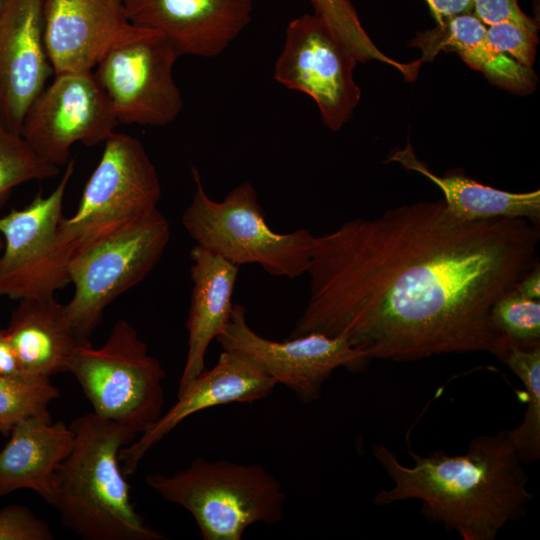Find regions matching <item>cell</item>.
<instances>
[{"instance_id": "52a82bcc", "label": "cell", "mask_w": 540, "mask_h": 540, "mask_svg": "<svg viewBox=\"0 0 540 540\" xmlns=\"http://www.w3.org/2000/svg\"><path fill=\"white\" fill-rule=\"evenodd\" d=\"M68 371L81 386L93 413L124 427L134 439L163 414L166 372L124 319L114 324L100 348L88 340L81 342Z\"/></svg>"}, {"instance_id": "2e32d148", "label": "cell", "mask_w": 540, "mask_h": 540, "mask_svg": "<svg viewBox=\"0 0 540 540\" xmlns=\"http://www.w3.org/2000/svg\"><path fill=\"white\" fill-rule=\"evenodd\" d=\"M129 23L121 0H45L44 45L54 74L93 71Z\"/></svg>"}, {"instance_id": "7c38bea8", "label": "cell", "mask_w": 540, "mask_h": 540, "mask_svg": "<svg viewBox=\"0 0 540 540\" xmlns=\"http://www.w3.org/2000/svg\"><path fill=\"white\" fill-rule=\"evenodd\" d=\"M118 125L93 72H73L55 75L29 107L20 134L42 159L59 167L69 162L73 144L105 142Z\"/></svg>"}, {"instance_id": "4fadbf2b", "label": "cell", "mask_w": 540, "mask_h": 540, "mask_svg": "<svg viewBox=\"0 0 540 540\" xmlns=\"http://www.w3.org/2000/svg\"><path fill=\"white\" fill-rule=\"evenodd\" d=\"M277 385L246 356L222 350L216 364L179 389L177 401L138 440L121 448L118 458L123 473H135L146 453L191 415L220 405L262 400Z\"/></svg>"}, {"instance_id": "836d02e7", "label": "cell", "mask_w": 540, "mask_h": 540, "mask_svg": "<svg viewBox=\"0 0 540 540\" xmlns=\"http://www.w3.org/2000/svg\"><path fill=\"white\" fill-rule=\"evenodd\" d=\"M3 246H4V240L2 236L0 235V251L2 250Z\"/></svg>"}, {"instance_id": "e0dca14e", "label": "cell", "mask_w": 540, "mask_h": 540, "mask_svg": "<svg viewBox=\"0 0 540 540\" xmlns=\"http://www.w3.org/2000/svg\"><path fill=\"white\" fill-rule=\"evenodd\" d=\"M193 282L186 322L187 354L178 390L205 369L211 342L225 329L240 267L198 245L190 250Z\"/></svg>"}, {"instance_id": "1f68e13d", "label": "cell", "mask_w": 540, "mask_h": 540, "mask_svg": "<svg viewBox=\"0 0 540 540\" xmlns=\"http://www.w3.org/2000/svg\"><path fill=\"white\" fill-rule=\"evenodd\" d=\"M437 23L454 15L472 12V0H425Z\"/></svg>"}, {"instance_id": "7402d4cb", "label": "cell", "mask_w": 540, "mask_h": 540, "mask_svg": "<svg viewBox=\"0 0 540 540\" xmlns=\"http://www.w3.org/2000/svg\"><path fill=\"white\" fill-rule=\"evenodd\" d=\"M386 162H397L427 177L442 191L447 208L460 218H524L539 225V190L521 193L504 191L456 172L439 176L416 157L410 141L403 149L393 150Z\"/></svg>"}, {"instance_id": "484cf974", "label": "cell", "mask_w": 540, "mask_h": 540, "mask_svg": "<svg viewBox=\"0 0 540 540\" xmlns=\"http://www.w3.org/2000/svg\"><path fill=\"white\" fill-rule=\"evenodd\" d=\"M58 172L59 167L42 159L20 133L0 121V208L15 187Z\"/></svg>"}, {"instance_id": "603a6c76", "label": "cell", "mask_w": 540, "mask_h": 540, "mask_svg": "<svg viewBox=\"0 0 540 540\" xmlns=\"http://www.w3.org/2000/svg\"><path fill=\"white\" fill-rule=\"evenodd\" d=\"M500 360L518 376L526 390L523 421L508 434L522 462L530 463L540 458V345L524 348L510 339Z\"/></svg>"}, {"instance_id": "9c48e42d", "label": "cell", "mask_w": 540, "mask_h": 540, "mask_svg": "<svg viewBox=\"0 0 540 540\" xmlns=\"http://www.w3.org/2000/svg\"><path fill=\"white\" fill-rule=\"evenodd\" d=\"M170 239V225L154 210L78 257L69 268L74 294L65 304L81 340H88L105 308L141 282L156 266Z\"/></svg>"}, {"instance_id": "3957f363", "label": "cell", "mask_w": 540, "mask_h": 540, "mask_svg": "<svg viewBox=\"0 0 540 540\" xmlns=\"http://www.w3.org/2000/svg\"><path fill=\"white\" fill-rule=\"evenodd\" d=\"M161 185L143 144L112 133L83 189L76 212L61 219L39 259L6 291L23 299L53 294L69 283L71 264L88 250L158 209Z\"/></svg>"}, {"instance_id": "44dd1931", "label": "cell", "mask_w": 540, "mask_h": 540, "mask_svg": "<svg viewBox=\"0 0 540 540\" xmlns=\"http://www.w3.org/2000/svg\"><path fill=\"white\" fill-rule=\"evenodd\" d=\"M75 160H69L60 182L48 196L38 193L22 209H12L0 217L4 251L0 256V296L25 273L52 242L63 218L66 189L74 173Z\"/></svg>"}, {"instance_id": "83f0119b", "label": "cell", "mask_w": 540, "mask_h": 540, "mask_svg": "<svg viewBox=\"0 0 540 540\" xmlns=\"http://www.w3.org/2000/svg\"><path fill=\"white\" fill-rule=\"evenodd\" d=\"M537 32L538 25L501 22L486 26V39L496 51L508 53L521 65L532 68L538 44Z\"/></svg>"}, {"instance_id": "e575fe53", "label": "cell", "mask_w": 540, "mask_h": 540, "mask_svg": "<svg viewBox=\"0 0 540 540\" xmlns=\"http://www.w3.org/2000/svg\"><path fill=\"white\" fill-rule=\"evenodd\" d=\"M2 0H0V3H1Z\"/></svg>"}, {"instance_id": "4dcf8cb0", "label": "cell", "mask_w": 540, "mask_h": 540, "mask_svg": "<svg viewBox=\"0 0 540 540\" xmlns=\"http://www.w3.org/2000/svg\"><path fill=\"white\" fill-rule=\"evenodd\" d=\"M0 376L25 378L6 328H0Z\"/></svg>"}, {"instance_id": "7a4b0ae2", "label": "cell", "mask_w": 540, "mask_h": 540, "mask_svg": "<svg viewBox=\"0 0 540 540\" xmlns=\"http://www.w3.org/2000/svg\"><path fill=\"white\" fill-rule=\"evenodd\" d=\"M413 464L405 466L385 445L373 455L393 486L378 491L373 503L421 501V513L464 540H494L508 523L522 519L534 494L508 430L477 436L467 452L435 451L422 456L409 449Z\"/></svg>"}, {"instance_id": "d4e9b609", "label": "cell", "mask_w": 540, "mask_h": 540, "mask_svg": "<svg viewBox=\"0 0 540 540\" xmlns=\"http://www.w3.org/2000/svg\"><path fill=\"white\" fill-rule=\"evenodd\" d=\"M59 394L50 378L0 376V433L9 436L17 423L30 417H50L48 405Z\"/></svg>"}, {"instance_id": "4316f807", "label": "cell", "mask_w": 540, "mask_h": 540, "mask_svg": "<svg viewBox=\"0 0 540 540\" xmlns=\"http://www.w3.org/2000/svg\"><path fill=\"white\" fill-rule=\"evenodd\" d=\"M494 326L521 347L540 345V302L514 289L500 297L491 312Z\"/></svg>"}, {"instance_id": "30bf717a", "label": "cell", "mask_w": 540, "mask_h": 540, "mask_svg": "<svg viewBox=\"0 0 540 540\" xmlns=\"http://www.w3.org/2000/svg\"><path fill=\"white\" fill-rule=\"evenodd\" d=\"M358 61L318 14L289 22L274 78L311 97L324 124L338 131L353 115L361 90L353 78Z\"/></svg>"}, {"instance_id": "cb8c5ba5", "label": "cell", "mask_w": 540, "mask_h": 540, "mask_svg": "<svg viewBox=\"0 0 540 540\" xmlns=\"http://www.w3.org/2000/svg\"><path fill=\"white\" fill-rule=\"evenodd\" d=\"M359 62L376 60L398 70L407 81H414L421 61L401 63L382 52L364 30L350 0H309Z\"/></svg>"}, {"instance_id": "8fae6325", "label": "cell", "mask_w": 540, "mask_h": 540, "mask_svg": "<svg viewBox=\"0 0 540 540\" xmlns=\"http://www.w3.org/2000/svg\"><path fill=\"white\" fill-rule=\"evenodd\" d=\"M216 340L222 350L249 358L305 404L320 398L324 383L336 369L360 371L369 362L341 337L312 332L284 341L269 340L250 327L246 309L238 303Z\"/></svg>"}, {"instance_id": "d6a6232c", "label": "cell", "mask_w": 540, "mask_h": 540, "mask_svg": "<svg viewBox=\"0 0 540 540\" xmlns=\"http://www.w3.org/2000/svg\"><path fill=\"white\" fill-rule=\"evenodd\" d=\"M514 290L524 297L540 299V267L537 262L515 285Z\"/></svg>"}, {"instance_id": "f546056e", "label": "cell", "mask_w": 540, "mask_h": 540, "mask_svg": "<svg viewBox=\"0 0 540 540\" xmlns=\"http://www.w3.org/2000/svg\"><path fill=\"white\" fill-rule=\"evenodd\" d=\"M472 4V13L486 26L501 22L525 26L538 25L534 18L521 10L518 0H472Z\"/></svg>"}, {"instance_id": "ffe728a7", "label": "cell", "mask_w": 540, "mask_h": 540, "mask_svg": "<svg viewBox=\"0 0 540 540\" xmlns=\"http://www.w3.org/2000/svg\"><path fill=\"white\" fill-rule=\"evenodd\" d=\"M409 46L420 48L421 62L432 61L440 51L456 52L491 83L513 93H531L537 86L531 67L521 65L488 43L486 25L472 12L451 16L433 29L418 32Z\"/></svg>"}, {"instance_id": "6da1fadb", "label": "cell", "mask_w": 540, "mask_h": 540, "mask_svg": "<svg viewBox=\"0 0 540 540\" xmlns=\"http://www.w3.org/2000/svg\"><path fill=\"white\" fill-rule=\"evenodd\" d=\"M539 240L527 219L467 220L443 199L346 221L313 238L309 298L288 338L341 337L368 361L501 359L510 338L492 308L538 262Z\"/></svg>"}, {"instance_id": "d590c367", "label": "cell", "mask_w": 540, "mask_h": 540, "mask_svg": "<svg viewBox=\"0 0 540 540\" xmlns=\"http://www.w3.org/2000/svg\"><path fill=\"white\" fill-rule=\"evenodd\" d=\"M122 1V0H121Z\"/></svg>"}, {"instance_id": "f1b7e54d", "label": "cell", "mask_w": 540, "mask_h": 540, "mask_svg": "<svg viewBox=\"0 0 540 540\" xmlns=\"http://www.w3.org/2000/svg\"><path fill=\"white\" fill-rule=\"evenodd\" d=\"M48 524L29 508L9 505L0 509V540H51Z\"/></svg>"}, {"instance_id": "d6986e66", "label": "cell", "mask_w": 540, "mask_h": 540, "mask_svg": "<svg viewBox=\"0 0 540 540\" xmlns=\"http://www.w3.org/2000/svg\"><path fill=\"white\" fill-rule=\"evenodd\" d=\"M6 327L23 375L50 378L68 371L77 346L84 341L76 335L65 305L53 294L19 300Z\"/></svg>"}, {"instance_id": "5bb4252c", "label": "cell", "mask_w": 540, "mask_h": 540, "mask_svg": "<svg viewBox=\"0 0 540 540\" xmlns=\"http://www.w3.org/2000/svg\"><path fill=\"white\" fill-rule=\"evenodd\" d=\"M44 4L0 3V121L18 133L53 71L44 45Z\"/></svg>"}, {"instance_id": "277c9868", "label": "cell", "mask_w": 540, "mask_h": 540, "mask_svg": "<svg viewBox=\"0 0 540 540\" xmlns=\"http://www.w3.org/2000/svg\"><path fill=\"white\" fill-rule=\"evenodd\" d=\"M74 444L55 471L52 500L62 523L86 540H163L135 510L119 462L134 437L122 426L87 413L70 424Z\"/></svg>"}, {"instance_id": "9a60e30c", "label": "cell", "mask_w": 540, "mask_h": 540, "mask_svg": "<svg viewBox=\"0 0 540 540\" xmlns=\"http://www.w3.org/2000/svg\"><path fill=\"white\" fill-rule=\"evenodd\" d=\"M127 19L162 33L179 56L220 55L251 21L252 0H122Z\"/></svg>"}, {"instance_id": "ba28073f", "label": "cell", "mask_w": 540, "mask_h": 540, "mask_svg": "<svg viewBox=\"0 0 540 540\" xmlns=\"http://www.w3.org/2000/svg\"><path fill=\"white\" fill-rule=\"evenodd\" d=\"M180 57L159 31L129 23L92 71L119 124L165 126L183 109L173 68Z\"/></svg>"}, {"instance_id": "ac0fdd59", "label": "cell", "mask_w": 540, "mask_h": 540, "mask_svg": "<svg viewBox=\"0 0 540 540\" xmlns=\"http://www.w3.org/2000/svg\"><path fill=\"white\" fill-rule=\"evenodd\" d=\"M0 451V499L31 489L48 504L55 471L69 455L74 432L51 417H30L17 423Z\"/></svg>"}, {"instance_id": "5b68a950", "label": "cell", "mask_w": 540, "mask_h": 540, "mask_svg": "<svg viewBox=\"0 0 540 540\" xmlns=\"http://www.w3.org/2000/svg\"><path fill=\"white\" fill-rule=\"evenodd\" d=\"M145 482L186 509L204 540H241L251 525L277 524L284 516L283 487L259 463L196 458L173 475L148 474Z\"/></svg>"}, {"instance_id": "8992f818", "label": "cell", "mask_w": 540, "mask_h": 540, "mask_svg": "<svg viewBox=\"0 0 540 540\" xmlns=\"http://www.w3.org/2000/svg\"><path fill=\"white\" fill-rule=\"evenodd\" d=\"M191 170L195 191L181 221L196 245L239 267L258 264L273 276L293 279L306 274L314 235L304 228L273 231L251 182L215 201L204 190L198 169Z\"/></svg>"}]
</instances>
